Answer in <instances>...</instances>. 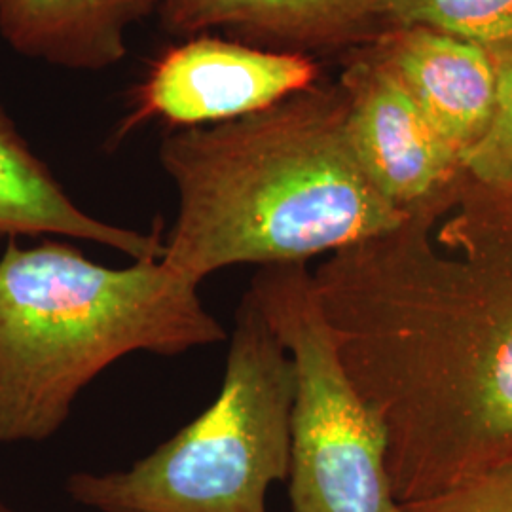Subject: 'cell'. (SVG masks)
I'll return each mask as SVG.
<instances>
[{
  "label": "cell",
  "instance_id": "7c38bea8",
  "mask_svg": "<svg viewBox=\"0 0 512 512\" xmlns=\"http://www.w3.org/2000/svg\"><path fill=\"white\" fill-rule=\"evenodd\" d=\"M385 27H425L492 57L512 52V0H385Z\"/></svg>",
  "mask_w": 512,
  "mask_h": 512
},
{
  "label": "cell",
  "instance_id": "8fae6325",
  "mask_svg": "<svg viewBox=\"0 0 512 512\" xmlns=\"http://www.w3.org/2000/svg\"><path fill=\"white\" fill-rule=\"evenodd\" d=\"M0 236H59L105 245L133 260H160L158 228L139 232L95 219L63 190L0 105Z\"/></svg>",
  "mask_w": 512,
  "mask_h": 512
},
{
  "label": "cell",
  "instance_id": "52a82bcc",
  "mask_svg": "<svg viewBox=\"0 0 512 512\" xmlns=\"http://www.w3.org/2000/svg\"><path fill=\"white\" fill-rule=\"evenodd\" d=\"M338 86L346 95L353 152L395 207L404 211L423 202L463 171L458 152L368 44L349 50Z\"/></svg>",
  "mask_w": 512,
  "mask_h": 512
},
{
  "label": "cell",
  "instance_id": "9c48e42d",
  "mask_svg": "<svg viewBox=\"0 0 512 512\" xmlns=\"http://www.w3.org/2000/svg\"><path fill=\"white\" fill-rule=\"evenodd\" d=\"M385 0H164L160 25L173 37L222 31L256 48L311 55L353 50L384 25ZM313 57V55H311Z\"/></svg>",
  "mask_w": 512,
  "mask_h": 512
},
{
  "label": "cell",
  "instance_id": "9a60e30c",
  "mask_svg": "<svg viewBox=\"0 0 512 512\" xmlns=\"http://www.w3.org/2000/svg\"><path fill=\"white\" fill-rule=\"evenodd\" d=\"M0 512H14V511H12V509H10V507H8V505H4V503H2V501H0Z\"/></svg>",
  "mask_w": 512,
  "mask_h": 512
},
{
  "label": "cell",
  "instance_id": "8992f818",
  "mask_svg": "<svg viewBox=\"0 0 512 512\" xmlns=\"http://www.w3.org/2000/svg\"><path fill=\"white\" fill-rule=\"evenodd\" d=\"M311 55L277 52L232 38L196 35L167 48L131 93L116 139L150 122L207 128L270 109L319 84Z\"/></svg>",
  "mask_w": 512,
  "mask_h": 512
},
{
  "label": "cell",
  "instance_id": "5bb4252c",
  "mask_svg": "<svg viewBox=\"0 0 512 512\" xmlns=\"http://www.w3.org/2000/svg\"><path fill=\"white\" fill-rule=\"evenodd\" d=\"M403 507L406 512H512V465Z\"/></svg>",
  "mask_w": 512,
  "mask_h": 512
},
{
  "label": "cell",
  "instance_id": "5b68a950",
  "mask_svg": "<svg viewBox=\"0 0 512 512\" xmlns=\"http://www.w3.org/2000/svg\"><path fill=\"white\" fill-rule=\"evenodd\" d=\"M247 293L293 365L289 512H406L384 421L349 378L308 266H264Z\"/></svg>",
  "mask_w": 512,
  "mask_h": 512
},
{
  "label": "cell",
  "instance_id": "3957f363",
  "mask_svg": "<svg viewBox=\"0 0 512 512\" xmlns=\"http://www.w3.org/2000/svg\"><path fill=\"white\" fill-rule=\"evenodd\" d=\"M198 287L162 258L107 268L71 243L10 239L0 256V444L54 437L78 395L126 355L224 342Z\"/></svg>",
  "mask_w": 512,
  "mask_h": 512
},
{
  "label": "cell",
  "instance_id": "277c9868",
  "mask_svg": "<svg viewBox=\"0 0 512 512\" xmlns=\"http://www.w3.org/2000/svg\"><path fill=\"white\" fill-rule=\"evenodd\" d=\"M293 365L245 293L219 395L128 469L74 473L65 490L95 512H268L289 476Z\"/></svg>",
  "mask_w": 512,
  "mask_h": 512
},
{
  "label": "cell",
  "instance_id": "7a4b0ae2",
  "mask_svg": "<svg viewBox=\"0 0 512 512\" xmlns=\"http://www.w3.org/2000/svg\"><path fill=\"white\" fill-rule=\"evenodd\" d=\"M160 164L179 196L162 260L196 285L239 264H306L404 215L359 164L338 84L232 122L171 129Z\"/></svg>",
  "mask_w": 512,
  "mask_h": 512
},
{
  "label": "cell",
  "instance_id": "ba28073f",
  "mask_svg": "<svg viewBox=\"0 0 512 512\" xmlns=\"http://www.w3.org/2000/svg\"><path fill=\"white\" fill-rule=\"evenodd\" d=\"M366 44L463 164L494 114V57L475 44L425 27H385Z\"/></svg>",
  "mask_w": 512,
  "mask_h": 512
},
{
  "label": "cell",
  "instance_id": "6da1fadb",
  "mask_svg": "<svg viewBox=\"0 0 512 512\" xmlns=\"http://www.w3.org/2000/svg\"><path fill=\"white\" fill-rule=\"evenodd\" d=\"M311 277L401 505L512 465V190L463 169Z\"/></svg>",
  "mask_w": 512,
  "mask_h": 512
},
{
  "label": "cell",
  "instance_id": "4fadbf2b",
  "mask_svg": "<svg viewBox=\"0 0 512 512\" xmlns=\"http://www.w3.org/2000/svg\"><path fill=\"white\" fill-rule=\"evenodd\" d=\"M494 61V114L482 139L463 156V169L480 183L512 190V52Z\"/></svg>",
  "mask_w": 512,
  "mask_h": 512
},
{
  "label": "cell",
  "instance_id": "30bf717a",
  "mask_svg": "<svg viewBox=\"0 0 512 512\" xmlns=\"http://www.w3.org/2000/svg\"><path fill=\"white\" fill-rule=\"evenodd\" d=\"M164 0H0V35L19 55L73 71H105L128 54V31Z\"/></svg>",
  "mask_w": 512,
  "mask_h": 512
}]
</instances>
